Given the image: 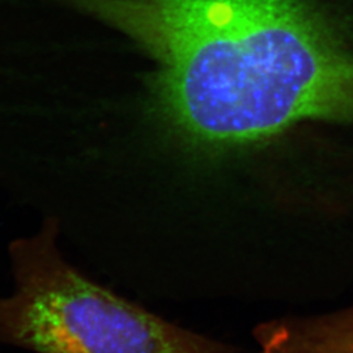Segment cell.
<instances>
[{
  "instance_id": "cell-1",
  "label": "cell",
  "mask_w": 353,
  "mask_h": 353,
  "mask_svg": "<svg viewBox=\"0 0 353 353\" xmlns=\"http://www.w3.org/2000/svg\"><path fill=\"white\" fill-rule=\"evenodd\" d=\"M67 1L151 54L165 117L196 147L353 122V50L309 0Z\"/></svg>"
},
{
  "instance_id": "cell-2",
  "label": "cell",
  "mask_w": 353,
  "mask_h": 353,
  "mask_svg": "<svg viewBox=\"0 0 353 353\" xmlns=\"http://www.w3.org/2000/svg\"><path fill=\"white\" fill-rule=\"evenodd\" d=\"M57 225L11 245L14 290L0 341L36 353H232L85 278L59 252Z\"/></svg>"
},
{
  "instance_id": "cell-3",
  "label": "cell",
  "mask_w": 353,
  "mask_h": 353,
  "mask_svg": "<svg viewBox=\"0 0 353 353\" xmlns=\"http://www.w3.org/2000/svg\"><path fill=\"white\" fill-rule=\"evenodd\" d=\"M259 353H353V307L321 316H294L256 328Z\"/></svg>"
}]
</instances>
